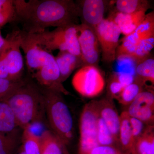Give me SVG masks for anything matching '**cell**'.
I'll return each mask as SVG.
<instances>
[{
	"instance_id": "6",
	"label": "cell",
	"mask_w": 154,
	"mask_h": 154,
	"mask_svg": "<svg viewBox=\"0 0 154 154\" xmlns=\"http://www.w3.org/2000/svg\"><path fill=\"white\" fill-rule=\"evenodd\" d=\"M99 117L97 100H92L86 104L80 116L78 154H87L98 146L97 124Z\"/></svg>"
},
{
	"instance_id": "17",
	"label": "cell",
	"mask_w": 154,
	"mask_h": 154,
	"mask_svg": "<svg viewBox=\"0 0 154 154\" xmlns=\"http://www.w3.org/2000/svg\"><path fill=\"white\" fill-rule=\"evenodd\" d=\"M154 126L147 125L144 131L134 142L131 154H154Z\"/></svg>"
},
{
	"instance_id": "27",
	"label": "cell",
	"mask_w": 154,
	"mask_h": 154,
	"mask_svg": "<svg viewBox=\"0 0 154 154\" xmlns=\"http://www.w3.org/2000/svg\"><path fill=\"white\" fill-rule=\"evenodd\" d=\"M15 17L14 0H0V29L13 22Z\"/></svg>"
},
{
	"instance_id": "16",
	"label": "cell",
	"mask_w": 154,
	"mask_h": 154,
	"mask_svg": "<svg viewBox=\"0 0 154 154\" xmlns=\"http://www.w3.org/2000/svg\"><path fill=\"white\" fill-rule=\"evenodd\" d=\"M55 59L62 83L68 79L76 69L83 66L81 58L66 51H60Z\"/></svg>"
},
{
	"instance_id": "15",
	"label": "cell",
	"mask_w": 154,
	"mask_h": 154,
	"mask_svg": "<svg viewBox=\"0 0 154 154\" xmlns=\"http://www.w3.org/2000/svg\"><path fill=\"white\" fill-rule=\"evenodd\" d=\"M154 36V13L146 14L145 18L135 30L128 36H125L121 41L133 46H136L140 42Z\"/></svg>"
},
{
	"instance_id": "35",
	"label": "cell",
	"mask_w": 154,
	"mask_h": 154,
	"mask_svg": "<svg viewBox=\"0 0 154 154\" xmlns=\"http://www.w3.org/2000/svg\"><path fill=\"white\" fill-rule=\"evenodd\" d=\"M6 43V38H3L2 34H1V31H0V51L3 49V48L5 45Z\"/></svg>"
},
{
	"instance_id": "26",
	"label": "cell",
	"mask_w": 154,
	"mask_h": 154,
	"mask_svg": "<svg viewBox=\"0 0 154 154\" xmlns=\"http://www.w3.org/2000/svg\"><path fill=\"white\" fill-rule=\"evenodd\" d=\"M154 47V36L140 42L128 58L137 64L149 57V54Z\"/></svg>"
},
{
	"instance_id": "14",
	"label": "cell",
	"mask_w": 154,
	"mask_h": 154,
	"mask_svg": "<svg viewBox=\"0 0 154 154\" xmlns=\"http://www.w3.org/2000/svg\"><path fill=\"white\" fill-rule=\"evenodd\" d=\"M147 10H144L131 14L116 12L109 18L117 25L121 33L128 36L135 30L143 21Z\"/></svg>"
},
{
	"instance_id": "21",
	"label": "cell",
	"mask_w": 154,
	"mask_h": 154,
	"mask_svg": "<svg viewBox=\"0 0 154 154\" xmlns=\"http://www.w3.org/2000/svg\"><path fill=\"white\" fill-rule=\"evenodd\" d=\"M135 77L143 83L145 86L149 82L152 86L154 84V59L147 57L136 64Z\"/></svg>"
},
{
	"instance_id": "34",
	"label": "cell",
	"mask_w": 154,
	"mask_h": 154,
	"mask_svg": "<svg viewBox=\"0 0 154 154\" xmlns=\"http://www.w3.org/2000/svg\"><path fill=\"white\" fill-rule=\"evenodd\" d=\"M7 42V40H6ZM6 45L0 51V78L1 79H9L8 73L5 61Z\"/></svg>"
},
{
	"instance_id": "28",
	"label": "cell",
	"mask_w": 154,
	"mask_h": 154,
	"mask_svg": "<svg viewBox=\"0 0 154 154\" xmlns=\"http://www.w3.org/2000/svg\"><path fill=\"white\" fill-rule=\"evenodd\" d=\"M10 134L0 133V154H16L18 142L15 132Z\"/></svg>"
},
{
	"instance_id": "33",
	"label": "cell",
	"mask_w": 154,
	"mask_h": 154,
	"mask_svg": "<svg viewBox=\"0 0 154 154\" xmlns=\"http://www.w3.org/2000/svg\"><path fill=\"white\" fill-rule=\"evenodd\" d=\"M119 82L125 88L134 82L135 77L132 73L125 72H120L114 74Z\"/></svg>"
},
{
	"instance_id": "37",
	"label": "cell",
	"mask_w": 154,
	"mask_h": 154,
	"mask_svg": "<svg viewBox=\"0 0 154 154\" xmlns=\"http://www.w3.org/2000/svg\"><path fill=\"white\" fill-rule=\"evenodd\" d=\"M16 154H25V152L23 151V149H22V148H20L19 151L17 152Z\"/></svg>"
},
{
	"instance_id": "29",
	"label": "cell",
	"mask_w": 154,
	"mask_h": 154,
	"mask_svg": "<svg viewBox=\"0 0 154 154\" xmlns=\"http://www.w3.org/2000/svg\"><path fill=\"white\" fill-rule=\"evenodd\" d=\"M27 82L26 80L22 79L19 80H11L0 78V101L5 100L21 86Z\"/></svg>"
},
{
	"instance_id": "18",
	"label": "cell",
	"mask_w": 154,
	"mask_h": 154,
	"mask_svg": "<svg viewBox=\"0 0 154 154\" xmlns=\"http://www.w3.org/2000/svg\"><path fill=\"white\" fill-rule=\"evenodd\" d=\"M129 119V115L126 110L123 111L120 115L119 146V149L125 152H131L133 144Z\"/></svg>"
},
{
	"instance_id": "8",
	"label": "cell",
	"mask_w": 154,
	"mask_h": 154,
	"mask_svg": "<svg viewBox=\"0 0 154 154\" xmlns=\"http://www.w3.org/2000/svg\"><path fill=\"white\" fill-rule=\"evenodd\" d=\"M102 51V60L111 63L116 59V54L121 34L117 25L109 19H104L94 28Z\"/></svg>"
},
{
	"instance_id": "19",
	"label": "cell",
	"mask_w": 154,
	"mask_h": 154,
	"mask_svg": "<svg viewBox=\"0 0 154 154\" xmlns=\"http://www.w3.org/2000/svg\"><path fill=\"white\" fill-rule=\"evenodd\" d=\"M39 140L41 154H63L65 145L51 131L42 132L39 137Z\"/></svg>"
},
{
	"instance_id": "25",
	"label": "cell",
	"mask_w": 154,
	"mask_h": 154,
	"mask_svg": "<svg viewBox=\"0 0 154 154\" xmlns=\"http://www.w3.org/2000/svg\"><path fill=\"white\" fill-rule=\"evenodd\" d=\"M97 140L98 145L112 146L119 148L118 143L113 134L105 122L99 116L97 124Z\"/></svg>"
},
{
	"instance_id": "20",
	"label": "cell",
	"mask_w": 154,
	"mask_h": 154,
	"mask_svg": "<svg viewBox=\"0 0 154 154\" xmlns=\"http://www.w3.org/2000/svg\"><path fill=\"white\" fill-rule=\"evenodd\" d=\"M18 127L14 112L5 100L0 101V133L10 134Z\"/></svg>"
},
{
	"instance_id": "30",
	"label": "cell",
	"mask_w": 154,
	"mask_h": 154,
	"mask_svg": "<svg viewBox=\"0 0 154 154\" xmlns=\"http://www.w3.org/2000/svg\"><path fill=\"white\" fill-rule=\"evenodd\" d=\"M124 88L114 74L112 75L107 84V97L112 100H116Z\"/></svg>"
},
{
	"instance_id": "1",
	"label": "cell",
	"mask_w": 154,
	"mask_h": 154,
	"mask_svg": "<svg viewBox=\"0 0 154 154\" xmlns=\"http://www.w3.org/2000/svg\"><path fill=\"white\" fill-rule=\"evenodd\" d=\"M13 22L29 34L40 33L50 27L79 25L76 5L72 0H14Z\"/></svg>"
},
{
	"instance_id": "7",
	"label": "cell",
	"mask_w": 154,
	"mask_h": 154,
	"mask_svg": "<svg viewBox=\"0 0 154 154\" xmlns=\"http://www.w3.org/2000/svg\"><path fill=\"white\" fill-rule=\"evenodd\" d=\"M72 84L78 93L84 97L94 98L104 90L105 80L97 66H85L75 73Z\"/></svg>"
},
{
	"instance_id": "36",
	"label": "cell",
	"mask_w": 154,
	"mask_h": 154,
	"mask_svg": "<svg viewBox=\"0 0 154 154\" xmlns=\"http://www.w3.org/2000/svg\"><path fill=\"white\" fill-rule=\"evenodd\" d=\"M63 154H71L69 151L67 146L64 145L63 146Z\"/></svg>"
},
{
	"instance_id": "4",
	"label": "cell",
	"mask_w": 154,
	"mask_h": 154,
	"mask_svg": "<svg viewBox=\"0 0 154 154\" xmlns=\"http://www.w3.org/2000/svg\"><path fill=\"white\" fill-rule=\"evenodd\" d=\"M79 25H66L52 31L45 30L33 34L26 33L33 42L48 52L66 51L82 59L78 39Z\"/></svg>"
},
{
	"instance_id": "13",
	"label": "cell",
	"mask_w": 154,
	"mask_h": 154,
	"mask_svg": "<svg viewBox=\"0 0 154 154\" xmlns=\"http://www.w3.org/2000/svg\"><path fill=\"white\" fill-rule=\"evenodd\" d=\"M99 117L104 120L105 124L113 134L119 148V135L120 125V115H119L113 100L106 97L97 101Z\"/></svg>"
},
{
	"instance_id": "9",
	"label": "cell",
	"mask_w": 154,
	"mask_h": 154,
	"mask_svg": "<svg viewBox=\"0 0 154 154\" xmlns=\"http://www.w3.org/2000/svg\"><path fill=\"white\" fill-rule=\"evenodd\" d=\"M6 39L5 58L9 79L14 81L21 79L24 70V64L20 50L19 29L14 30Z\"/></svg>"
},
{
	"instance_id": "3",
	"label": "cell",
	"mask_w": 154,
	"mask_h": 154,
	"mask_svg": "<svg viewBox=\"0 0 154 154\" xmlns=\"http://www.w3.org/2000/svg\"><path fill=\"white\" fill-rule=\"evenodd\" d=\"M40 88L44 100L45 113L51 131L62 143L67 146L73 138V121L62 94Z\"/></svg>"
},
{
	"instance_id": "10",
	"label": "cell",
	"mask_w": 154,
	"mask_h": 154,
	"mask_svg": "<svg viewBox=\"0 0 154 154\" xmlns=\"http://www.w3.org/2000/svg\"><path fill=\"white\" fill-rule=\"evenodd\" d=\"M78 39L83 66H97L100 59V45L94 29L84 24H79Z\"/></svg>"
},
{
	"instance_id": "24",
	"label": "cell",
	"mask_w": 154,
	"mask_h": 154,
	"mask_svg": "<svg viewBox=\"0 0 154 154\" xmlns=\"http://www.w3.org/2000/svg\"><path fill=\"white\" fill-rule=\"evenodd\" d=\"M22 148L25 154H41L39 137L33 133L30 128L23 130Z\"/></svg>"
},
{
	"instance_id": "5",
	"label": "cell",
	"mask_w": 154,
	"mask_h": 154,
	"mask_svg": "<svg viewBox=\"0 0 154 154\" xmlns=\"http://www.w3.org/2000/svg\"><path fill=\"white\" fill-rule=\"evenodd\" d=\"M21 48L25 54L26 65L32 78H38L51 74L59 73L55 57L36 45L19 30Z\"/></svg>"
},
{
	"instance_id": "22",
	"label": "cell",
	"mask_w": 154,
	"mask_h": 154,
	"mask_svg": "<svg viewBox=\"0 0 154 154\" xmlns=\"http://www.w3.org/2000/svg\"><path fill=\"white\" fill-rule=\"evenodd\" d=\"M145 86L143 83L135 77L134 82L124 88L116 100L121 105L128 106L137 95L143 91Z\"/></svg>"
},
{
	"instance_id": "11",
	"label": "cell",
	"mask_w": 154,
	"mask_h": 154,
	"mask_svg": "<svg viewBox=\"0 0 154 154\" xmlns=\"http://www.w3.org/2000/svg\"><path fill=\"white\" fill-rule=\"evenodd\" d=\"M131 117L139 119L147 125H154V94L152 90L143 91L128 106Z\"/></svg>"
},
{
	"instance_id": "32",
	"label": "cell",
	"mask_w": 154,
	"mask_h": 154,
	"mask_svg": "<svg viewBox=\"0 0 154 154\" xmlns=\"http://www.w3.org/2000/svg\"><path fill=\"white\" fill-rule=\"evenodd\" d=\"M129 120L131 130H132L134 143L137 139L142 134L146 126L145 127L144 125L146 124L137 119L130 116Z\"/></svg>"
},
{
	"instance_id": "31",
	"label": "cell",
	"mask_w": 154,
	"mask_h": 154,
	"mask_svg": "<svg viewBox=\"0 0 154 154\" xmlns=\"http://www.w3.org/2000/svg\"><path fill=\"white\" fill-rule=\"evenodd\" d=\"M87 154H131V152L122 151L120 149L112 146H96Z\"/></svg>"
},
{
	"instance_id": "23",
	"label": "cell",
	"mask_w": 154,
	"mask_h": 154,
	"mask_svg": "<svg viewBox=\"0 0 154 154\" xmlns=\"http://www.w3.org/2000/svg\"><path fill=\"white\" fill-rule=\"evenodd\" d=\"M149 3L146 0H117L116 1L117 12L131 14L149 8Z\"/></svg>"
},
{
	"instance_id": "12",
	"label": "cell",
	"mask_w": 154,
	"mask_h": 154,
	"mask_svg": "<svg viewBox=\"0 0 154 154\" xmlns=\"http://www.w3.org/2000/svg\"><path fill=\"white\" fill-rule=\"evenodd\" d=\"M75 2L81 24L94 29L103 19L110 2L104 0H83Z\"/></svg>"
},
{
	"instance_id": "2",
	"label": "cell",
	"mask_w": 154,
	"mask_h": 154,
	"mask_svg": "<svg viewBox=\"0 0 154 154\" xmlns=\"http://www.w3.org/2000/svg\"><path fill=\"white\" fill-rule=\"evenodd\" d=\"M4 100L13 110L18 127L23 130L43 119L44 100L38 85L27 81Z\"/></svg>"
}]
</instances>
